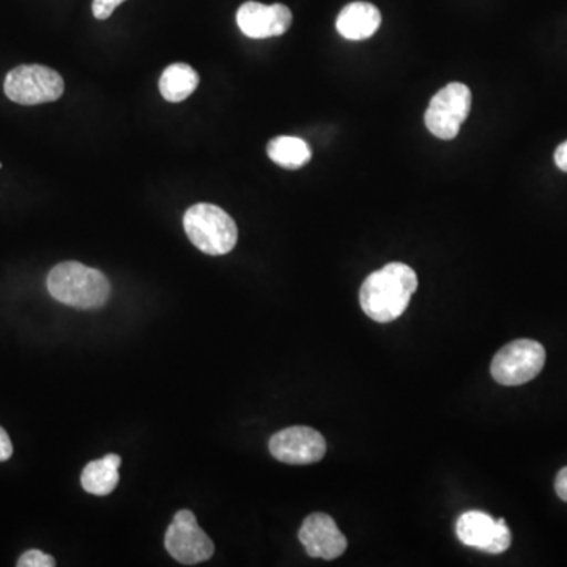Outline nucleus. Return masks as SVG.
Instances as JSON below:
<instances>
[{
	"instance_id": "nucleus-3",
	"label": "nucleus",
	"mask_w": 567,
	"mask_h": 567,
	"mask_svg": "<svg viewBox=\"0 0 567 567\" xmlns=\"http://www.w3.org/2000/svg\"><path fill=\"white\" fill-rule=\"evenodd\" d=\"M183 227L192 244L208 256H224L237 245V224L216 205H193L185 213Z\"/></svg>"
},
{
	"instance_id": "nucleus-20",
	"label": "nucleus",
	"mask_w": 567,
	"mask_h": 567,
	"mask_svg": "<svg viewBox=\"0 0 567 567\" xmlns=\"http://www.w3.org/2000/svg\"><path fill=\"white\" fill-rule=\"evenodd\" d=\"M555 163H557L559 169L567 173V141L563 142L557 148V152H555Z\"/></svg>"
},
{
	"instance_id": "nucleus-16",
	"label": "nucleus",
	"mask_w": 567,
	"mask_h": 567,
	"mask_svg": "<svg viewBox=\"0 0 567 567\" xmlns=\"http://www.w3.org/2000/svg\"><path fill=\"white\" fill-rule=\"evenodd\" d=\"M18 567H54L55 561L51 555L43 554V551L33 550L25 551L24 555L20 558V561L17 563Z\"/></svg>"
},
{
	"instance_id": "nucleus-2",
	"label": "nucleus",
	"mask_w": 567,
	"mask_h": 567,
	"mask_svg": "<svg viewBox=\"0 0 567 567\" xmlns=\"http://www.w3.org/2000/svg\"><path fill=\"white\" fill-rule=\"evenodd\" d=\"M48 290L55 300L78 309H99L110 300V279L80 262L55 265L48 276Z\"/></svg>"
},
{
	"instance_id": "nucleus-6",
	"label": "nucleus",
	"mask_w": 567,
	"mask_h": 567,
	"mask_svg": "<svg viewBox=\"0 0 567 567\" xmlns=\"http://www.w3.org/2000/svg\"><path fill=\"white\" fill-rule=\"evenodd\" d=\"M472 107V92L462 82H451L435 93L425 111V126L435 137L451 141L461 132Z\"/></svg>"
},
{
	"instance_id": "nucleus-5",
	"label": "nucleus",
	"mask_w": 567,
	"mask_h": 567,
	"mask_svg": "<svg viewBox=\"0 0 567 567\" xmlns=\"http://www.w3.org/2000/svg\"><path fill=\"white\" fill-rule=\"evenodd\" d=\"M546 364V349L533 339H518L503 347L492 360V377L505 386L532 382Z\"/></svg>"
},
{
	"instance_id": "nucleus-11",
	"label": "nucleus",
	"mask_w": 567,
	"mask_h": 567,
	"mask_svg": "<svg viewBox=\"0 0 567 567\" xmlns=\"http://www.w3.org/2000/svg\"><path fill=\"white\" fill-rule=\"evenodd\" d=\"M298 537L309 557L327 561L341 557L347 548L346 536L336 525L333 517L323 513H315L306 518Z\"/></svg>"
},
{
	"instance_id": "nucleus-12",
	"label": "nucleus",
	"mask_w": 567,
	"mask_h": 567,
	"mask_svg": "<svg viewBox=\"0 0 567 567\" xmlns=\"http://www.w3.org/2000/svg\"><path fill=\"white\" fill-rule=\"evenodd\" d=\"M382 24V13L369 2H352L342 9L336 29L346 40L371 39Z\"/></svg>"
},
{
	"instance_id": "nucleus-19",
	"label": "nucleus",
	"mask_w": 567,
	"mask_h": 567,
	"mask_svg": "<svg viewBox=\"0 0 567 567\" xmlns=\"http://www.w3.org/2000/svg\"><path fill=\"white\" fill-rule=\"evenodd\" d=\"M555 491L563 502H567V466L558 473L557 480H555Z\"/></svg>"
},
{
	"instance_id": "nucleus-9",
	"label": "nucleus",
	"mask_w": 567,
	"mask_h": 567,
	"mask_svg": "<svg viewBox=\"0 0 567 567\" xmlns=\"http://www.w3.org/2000/svg\"><path fill=\"white\" fill-rule=\"evenodd\" d=\"M458 539L465 546L477 548L486 554L498 555L511 546V529L503 518L495 520L483 511H468L458 517L456 525Z\"/></svg>"
},
{
	"instance_id": "nucleus-7",
	"label": "nucleus",
	"mask_w": 567,
	"mask_h": 567,
	"mask_svg": "<svg viewBox=\"0 0 567 567\" xmlns=\"http://www.w3.org/2000/svg\"><path fill=\"white\" fill-rule=\"evenodd\" d=\"M164 546L175 561L186 566L199 565L215 554L210 536L199 527L196 516L188 509L175 514L164 537Z\"/></svg>"
},
{
	"instance_id": "nucleus-14",
	"label": "nucleus",
	"mask_w": 567,
	"mask_h": 567,
	"mask_svg": "<svg viewBox=\"0 0 567 567\" xmlns=\"http://www.w3.org/2000/svg\"><path fill=\"white\" fill-rule=\"evenodd\" d=\"M199 74L193 66L186 63H174L163 71L159 92L166 102L182 103L199 87Z\"/></svg>"
},
{
	"instance_id": "nucleus-15",
	"label": "nucleus",
	"mask_w": 567,
	"mask_h": 567,
	"mask_svg": "<svg viewBox=\"0 0 567 567\" xmlns=\"http://www.w3.org/2000/svg\"><path fill=\"white\" fill-rule=\"evenodd\" d=\"M271 162L284 169H300L312 158L311 148L300 137L278 136L267 147Z\"/></svg>"
},
{
	"instance_id": "nucleus-18",
	"label": "nucleus",
	"mask_w": 567,
	"mask_h": 567,
	"mask_svg": "<svg viewBox=\"0 0 567 567\" xmlns=\"http://www.w3.org/2000/svg\"><path fill=\"white\" fill-rule=\"evenodd\" d=\"M11 454H13V445H11L10 436L6 429L0 427V462L9 461Z\"/></svg>"
},
{
	"instance_id": "nucleus-17",
	"label": "nucleus",
	"mask_w": 567,
	"mask_h": 567,
	"mask_svg": "<svg viewBox=\"0 0 567 567\" xmlns=\"http://www.w3.org/2000/svg\"><path fill=\"white\" fill-rule=\"evenodd\" d=\"M123 2H125V0H93V17L100 21L107 20Z\"/></svg>"
},
{
	"instance_id": "nucleus-13",
	"label": "nucleus",
	"mask_w": 567,
	"mask_h": 567,
	"mask_svg": "<svg viewBox=\"0 0 567 567\" xmlns=\"http://www.w3.org/2000/svg\"><path fill=\"white\" fill-rule=\"evenodd\" d=\"M122 465V457L117 454H107L99 461H92L85 466L81 475V484L87 494L106 496L117 487L121 475L118 468Z\"/></svg>"
},
{
	"instance_id": "nucleus-10",
	"label": "nucleus",
	"mask_w": 567,
	"mask_h": 567,
	"mask_svg": "<svg viewBox=\"0 0 567 567\" xmlns=\"http://www.w3.org/2000/svg\"><path fill=\"white\" fill-rule=\"evenodd\" d=\"M237 24L249 39H271L289 31L292 25V11L282 3L264 6L249 0L238 9Z\"/></svg>"
},
{
	"instance_id": "nucleus-4",
	"label": "nucleus",
	"mask_w": 567,
	"mask_h": 567,
	"mask_svg": "<svg viewBox=\"0 0 567 567\" xmlns=\"http://www.w3.org/2000/svg\"><path fill=\"white\" fill-rule=\"evenodd\" d=\"M3 91L11 102L35 106L58 102L65 91V82L50 66L21 65L7 74Z\"/></svg>"
},
{
	"instance_id": "nucleus-8",
	"label": "nucleus",
	"mask_w": 567,
	"mask_h": 567,
	"mask_svg": "<svg viewBox=\"0 0 567 567\" xmlns=\"http://www.w3.org/2000/svg\"><path fill=\"white\" fill-rule=\"evenodd\" d=\"M270 453L276 461L284 464H316L327 453V442L316 429L293 425L271 436Z\"/></svg>"
},
{
	"instance_id": "nucleus-1",
	"label": "nucleus",
	"mask_w": 567,
	"mask_h": 567,
	"mask_svg": "<svg viewBox=\"0 0 567 567\" xmlns=\"http://www.w3.org/2000/svg\"><path fill=\"white\" fill-rule=\"evenodd\" d=\"M416 289L417 276L412 267L388 264L365 278L360 290L361 309L375 322H393L404 315Z\"/></svg>"
}]
</instances>
